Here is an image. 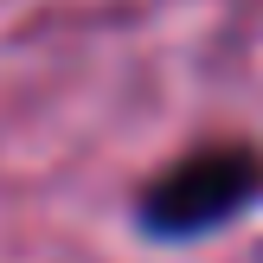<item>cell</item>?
I'll use <instances>...</instances> for the list:
<instances>
[{"mask_svg": "<svg viewBox=\"0 0 263 263\" xmlns=\"http://www.w3.org/2000/svg\"><path fill=\"white\" fill-rule=\"evenodd\" d=\"M257 193H263V161L251 148H205V154L174 161L161 180H148L135 199V218L148 238L186 244V238L231 225L238 212H251Z\"/></svg>", "mask_w": 263, "mask_h": 263, "instance_id": "cell-1", "label": "cell"}]
</instances>
